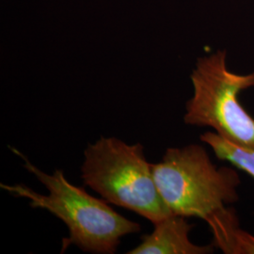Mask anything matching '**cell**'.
Listing matches in <instances>:
<instances>
[{
	"label": "cell",
	"instance_id": "cell-6",
	"mask_svg": "<svg viewBox=\"0 0 254 254\" xmlns=\"http://www.w3.org/2000/svg\"><path fill=\"white\" fill-rule=\"evenodd\" d=\"M216 249L226 254H254V236L239 226L236 210L218 211L206 220Z\"/></svg>",
	"mask_w": 254,
	"mask_h": 254
},
{
	"label": "cell",
	"instance_id": "cell-7",
	"mask_svg": "<svg viewBox=\"0 0 254 254\" xmlns=\"http://www.w3.org/2000/svg\"><path fill=\"white\" fill-rule=\"evenodd\" d=\"M200 139L213 150L218 159L227 161L254 179V148L238 145L212 131L203 133Z\"/></svg>",
	"mask_w": 254,
	"mask_h": 254
},
{
	"label": "cell",
	"instance_id": "cell-3",
	"mask_svg": "<svg viewBox=\"0 0 254 254\" xmlns=\"http://www.w3.org/2000/svg\"><path fill=\"white\" fill-rule=\"evenodd\" d=\"M152 169L162 199L175 215L206 221L239 200V174L230 167L217 168L201 145L169 148Z\"/></svg>",
	"mask_w": 254,
	"mask_h": 254
},
{
	"label": "cell",
	"instance_id": "cell-1",
	"mask_svg": "<svg viewBox=\"0 0 254 254\" xmlns=\"http://www.w3.org/2000/svg\"><path fill=\"white\" fill-rule=\"evenodd\" d=\"M12 150L24 159L25 168L49 193L40 194L23 184H1V188L28 199L31 207L47 210L64 221L69 230V236L64 238L62 253L68 247L75 245L91 254H114L124 236L140 231L138 223L118 214L107 200L94 198L82 188L72 185L62 170H56L52 174L44 173L20 152Z\"/></svg>",
	"mask_w": 254,
	"mask_h": 254
},
{
	"label": "cell",
	"instance_id": "cell-2",
	"mask_svg": "<svg viewBox=\"0 0 254 254\" xmlns=\"http://www.w3.org/2000/svg\"><path fill=\"white\" fill-rule=\"evenodd\" d=\"M81 177L85 186L109 203L131 210L153 224L173 215L154 181L152 164L140 143L127 144L101 136L84 151Z\"/></svg>",
	"mask_w": 254,
	"mask_h": 254
},
{
	"label": "cell",
	"instance_id": "cell-5",
	"mask_svg": "<svg viewBox=\"0 0 254 254\" xmlns=\"http://www.w3.org/2000/svg\"><path fill=\"white\" fill-rule=\"evenodd\" d=\"M154 231L141 237V243L128 254H213L214 244L198 246L189 237L193 227L187 218L173 214L154 224Z\"/></svg>",
	"mask_w": 254,
	"mask_h": 254
},
{
	"label": "cell",
	"instance_id": "cell-4",
	"mask_svg": "<svg viewBox=\"0 0 254 254\" xmlns=\"http://www.w3.org/2000/svg\"><path fill=\"white\" fill-rule=\"evenodd\" d=\"M226 51L200 58L191 73L193 95L186 105L184 122L209 127L238 145L254 148V118L238 95L254 87V73L239 74L228 69Z\"/></svg>",
	"mask_w": 254,
	"mask_h": 254
}]
</instances>
